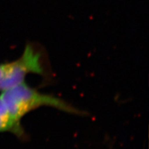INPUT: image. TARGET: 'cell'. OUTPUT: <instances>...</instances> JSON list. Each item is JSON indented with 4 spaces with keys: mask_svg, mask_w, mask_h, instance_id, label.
<instances>
[{
    "mask_svg": "<svg viewBox=\"0 0 149 149\" xmlns=\"http://www.w3.org/2000/svg\"><path fill=\"white\" fill-rule=\"evenodd\" d=\"M31 73L42 76L48 73L44 51L33 43L26 45L18 59L0 64V92L24 82Z\"/></svg>",
    "mask_w": 149,
    "mask_h": 149,
    "instance_id": "7a4b0ae2",
    "label": "cell"
},
{
    "mask_svg": "<svg viewBox=\"0 0 149 149\" xmlns=\"http://www.w3.org/2000/svg\"><path fill=\"white\" fill-rule=\"evenodd\" d=\"M0 96L14 120L19 123L28 113L42 107H52L70 114L87 115V113L72 107L60 98L42 93L29 86L25 81L1 91Z\"/></svg>",
    "mask_w": 149,
    "mask_h": 149,
    "instance_id": "6da1fadb",
    "label": "cell"
},
{
    "mask_svg": "<svg viewBox=\"0 0 149 149\" xmlns=\"http://www.w3.org/2000/svg\"><path fill=\"white\" fill-rule=\"evenodd\" d=\"M6 132L14 134L20 139L26 137V133L22 123L14 120L0 96V133Z\"/></svg>",
    "mask_w": 149,
    "mask_h": 149,
    "instance_id": "3957f363",
    "label": "cell"
}]
</instances>
